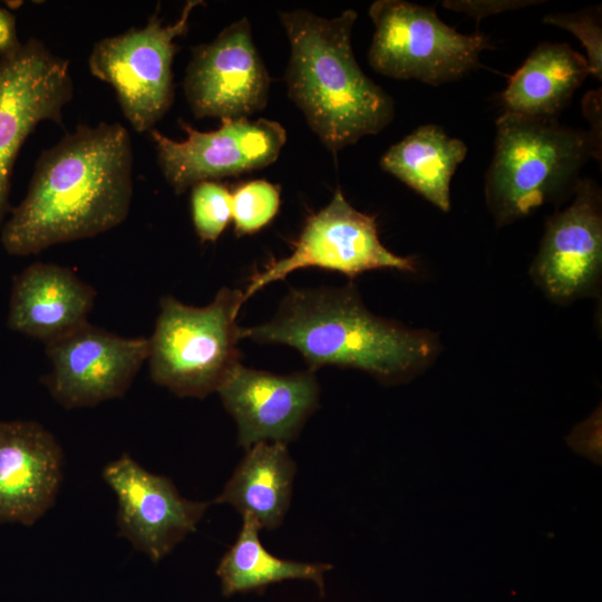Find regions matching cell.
I'll use <instances>...</instances> for the list:
<instances>
[{
	"label": "cell",
	"instance_id": "26",
	"mask_svg": "<svg viewBox=\"0 0 602 602\" xmlns=\"http://www.w3.org/2000/svg\"><path fill=\"white\" fill-rule=\"evenodd\" d=\"M21 43L17 33L14 16L0 6V57L12 54Z\"/></svg>",
	"mask_w": 602,
	"mask_h": 602
},
{
	"label": "cell",
	"instance_id": "19",
	"mask_svg": "<svg viewBox=\"0 0 602 602\" xmlns=\"http://www.w3.org/2000/svg\"><path fill=\"white\" fill-rule=\"evenodd\" d=\"M297 466L287 444L261 441L246 449L222 493L213 501L230 504L261 528L279 527L290 507Z\"/></svg>",
	"mask_w": 602,
	"mask_h": 602
},
{
	"label": "cell",
	"instance_id": "9",
	"mask_svg": "<svg viewBox=\"0 0 602 602\" xmlns=\"http://www.w3.org/2000/svg\"><path fill=\"white\" fill-rule=\"evenodd\" d=\"M304 268L355 278L378 269L416 272L417 262L414 256L390 252L379 240L375 216L352 207L338 190L326 207L307 220L291 254L273 261L251 278L243 301L266 284Z\"/></svg>",
	"mask_w": 602,
	"mask_h": 602
},
{
	"label": "cell",
	"instance_id": "21",
	"mask_svg": "<svg viewBox=\"0 0 602 602\" xmlns=\"http://www.w3.org/2000/svg\"><path fill=\"white\" fill-rule=\"evenodd\" d=\"M261 527L254 518L243 516L236 541L221 559L216 569L224 596L251 591L287 580L313 582L324 594V573L331 569L327 563H304L280 559L261 543Z\"/></svg>",
	"mask_w": 602,
	"mask_h": 602
},
{
	"label": "cell",
	"instance_id": "24",
	"mask_svg": "<svg viewBox=\"0 0 602 602\" xmlns=\"http://www.w3.org/2000/svg\"><path fill=\"white\" fill-rule=\"evenodd\" d=\"M543 22L573 33L586 51L590 75L602 79V26L601 7L586 8L576 12L550 13Z\"/></svg>",
	"mask_w": 602,
	"mask_h": 602
},
{
	"label": "cell",
	"instance_id": "5",
	"mask_svg": "<svg viewBox=\"0 0 602 602\" xmlns=\"http://www.w3.org/2000/svg\"><path fill=\"white\" fill-rule=\"evenodd\" d=\"M243 303V292L229 288L201 308L162 298L148 338L152 380L179 397L204 398L217 391L239 363L236 317Z\"/></svg>",
	"mask_w": 602,
	"mask_h": 602
},
{
	"label": "cell",
	"instance_id": "1",
	"mask_svg": "<svg viewBox=\"0 0 602 602\" xmlns=\"http://www.w3.org/2000/svg\"><path fill=\"white\" fill-rule=\"evenodd\" d=\"M133 149L119 123L78 125L40 154L28 191L1 229L7 253L26 256L94 237L128 216Z\"/></svg>",
	"mask_w": 602,
	"mask_h": 602
},
{
	"label": "cell",
	"instance_id": "23",
	"mask_svg": "<svg viewBox=\"0 0 602 602\" xmlns=\"http://www.w3.org/2000/svg\"><path fill=\"white\" fill-rule=\"evenodd\" d=\"M232 194L215 181L192 187L191 211L196 234L204 242H215L231 220Z\"/></svg>",
	"mask_w": 602,
	"mask_h": 602
},
{
	"label": "cell",
	"instance_id": "16",
	"mask_svg": "<svg viewBox=\"0 0 602 602\" xmlns=\"http://www.w3.org/2000/svg\"><path fill=\"white\" fill-rule=\"evenodd\" d=\"M62 474L64 453L49 430L0 421V523L33 525L55 504Z\"/></svg>",
	"mask_w": 602,
	"mask_h": 602
},
{
	"label": "cell",
	"instance_id": "25",
	"mask_svg": "<svg viewBox=\"0 0 602 602\" xmlns=\"http://www.w3.org/2000/svg\"><path fill=\"white\" fill-rule=\"evenodd\" d=\"M543 3L537 0H447L443 7L474 17L478 22L486 16Z\"/></svg>",
	"mask_w": 602,
	"mask_h": 602
},
{
	"label": "cell",
	"instance_id": "20",
	"mask_svg": "<svg viewBox=\"0 0 602 602\" xmlns=\"http://www.w3.org/2000/svg\"><path fill=\"white\" fill-rule=\"evenodd\" d=\"M467 154L466 144L440 126L417 127L392 145L380 166L441 212L450 210V181Z\"/></svg>",
	"mask_w": 602,
	"mask_h": 602
},
{
	"label": "cell",
	"instance_id": "8",
	"mask_svg": "<svg viewBox=\"0 0 602 602\" xmlns=\"http://www.w3.org/2000/svg\"><path fill=\"white\" fill-rule=\"evenodd\" d=\"M69 61L54 55L36 38L0 57V229L9 208L16 158L38 124H61L72 99Z\"/></svg>",
	"mask_w": 602,
	"mask_h": 602
},
{
	"label": "cell",
	"instance_id": "27",
	"mask_svg": "<svg viewBox=\"0 0 602 602\" xmlns=\"http://www.w3.org/2000/svg\"><path fill=\"white\" fill-rule=\"evenodd\" d=\"M601 97V88L590 90L583 98L582 109L590 125L589 130L598 140L602 142Z\"/></svg>",
	"mask_w": 602,
	"mask_h": 602
},
{
	"label": "cell",
	"instance_id": "12",
	"mask_svg": "<svg viewBox=\"0 0 602 602\" xmlns=\"http://www.w3.org/2000/svg\"><path fill=\"white\" fill-rule=\"evenodd\" d=\"M530 274L557 304L598 295L602 276V192L595 181L581 178L572 203L548 217Z\"/></svg>",
	"mask_w": 602,
	"mask_h": 602
},
{
	"label": "cell",
	"instance_id": "7",
	"mask_svg": "<svg viewBox=\"0 0 602 602\" xmlns=\"http://www.w3.org/2000/svg\"><path fill=\"white\" fill-rule=\"evenodd\" d=\"M203 1L190 0L179 18L164 26L158 12L143 28L129 30L94 45L88 66L91 75L109 84L132 127L149 132L169 110L174 99L172 65L193 10Z\"/></svg>",
	"mask_w": 602,
	"mask_h": 602
},
{
	"label": "cell",
	"instance_id": "2",
	"mask_svg": "<svg viewBox=\"0 0 602 602\" xmlns=\"http://www.w3.org/2000/svg\"><path fill=\"white\" fill-rule=\"evenodd\" d=\"M240 334L295 348L312 371L322 366L355 368L389 385L425 371L441 350L436 333L371 313L352 284L291 290L272 320L241 328Z\"/></svg>",
	"mask_w": 602,
	"mask_h": 602
},
{
	"label": "cell",
	"instance_id": "15",
	"mask_svg": "<svg viewBox=\"0 0 602 602\" xmlns=\"http://www.w3.org/2000/svg\"><path fill=\"white\" fill-rule=\"evenodd\" d=\"M217 392L236 421L239 445L246 449L261 441L295 439L319 400V385L310 369L275 375L240 362Z\"/></svg>",
	"mask_w": 602,
	"mask_h": 602
},
{
	"label": "cell",
	"instance_id": "3",
	"mask_svg": "<svg viewBox=\"0 0 602 602\" xmlns=\"http://www.w3.org/2000/svg\"><path fill=\"white\" fill-rule=\"evenodd\" d=\"M280 18L291 48L284 77L289 96L328 149L352 145L392 122L391 96L363 74L355 58L356 11L327 19L295 10L281 12Z\"/></svg>",
	"mask_w": 602,
	"mask_h": 602
},
{
	"label": "cell",
	"instance_id": "4",
	"mask_svg": "<svg viewBox=\"0 0 602 602\" xmlns=\"http://www.w3.org/2000/svg\"><path fill=\"white\" fill-rule=\"evenodd\" d=\"M601 147L590 130L503 113L485 176L486 204L497 226L573 195L584 165L591 158L601 162Z\"/></svg>",
	"mask_w": 602,
	"mask_h": 602
},
{
	"label": "cell",
	"instance_id": "11",
	"mask_svg": "<svg viewBox=\"0 0 602 602\" xmlns=\"http://www.w3.org/2000/svg\"><path fill=\"white\" fill-rule=\"evenodd\" d=\"M187 138L173 140L155 128L149 130L158 166L176 194L223 177L237 176L273 163L285 140L276 122L259 118L222 119L212 132H200L179 120Z\"/></svg>",
	"mask_w": 602,
	"mask_h": 602
},
{
	"label": "cell",
	"instance_id": "10",
	"mask_svg": "<svg viewBox=\"0 0 602 602\" xmlns=\"http://www.w3.org/2000/svg\"><path fill=\"white\" fill-rule=\"evenodd\" d=\"M51 369L42 382L64 408L123 397L148 357V338L123 337L88 321L46 343Z\"/></svg>",
	"mask_w": 602,
	"mask_h": 602
},
{
	"label": "cell",
	"instance_id": "13",
	"mask_svg": "<svg viewBox=\"0 0 602 602\" xmlns=\"http://www.w3.org/2000/svg\"><path fill=\"white\" fill-rule=\"evenodd\" d=\"M183 87L197 118H247L265 107L270 76L246 17L192 49Z\"/></svg>",
	"mask_w": 602,
	"mask_h": 602
},
{
	"label": "cell",
	"instance_id": "6",
	"mask_svg": "<svg viewBox=\"0 0 602 602\" xmlns=\"http://www.w3.org/2000/svg\"><path fill=\"white\" fill-rule=\"evenodd\" d=\"M369 16L375 32L368 60L387 77L440 86L477 68L480 54L491 47L484 33L463 35L446 25L434 7L377 0Z\"/></svg>",
	"mask_w": 602,
	"mask_h": 602
},
{
	"label": "cell",
	"instance_id": "17",
	"mask_svg": "<svg viewBox=\"0 0 602 602\" xmlns=\"http://www.w3.org/2000/svg\"><path fill=\"white\" fill-rule=\"evenodd\" d=\"M95 298V289L70 269L36 262L13 279L8 326L46 344L87 322Z\"/></svg>",
	"mask_w": 602,
	"mask_h": 602
},
{
	"label": "cell",
	"instance_id": "14",
	"mask_svg": "<svg viewBox=\"0 0 602 602\" xmlns=\"http://www.w3.org/2000/svg\"><path fill=\"white\" fill-rule=\"evenodd\" d=\"M103 478L117 497L118 535L153 562L194 532L211 504L182 497L169 478L151 473L128 454L107 464Z\"/></svg>",
	"mask_w": 602,
	"mask_h": 602
},
{
	"label": "cell",
	"instance_id": "18",
	"mask_svg": "<svg viewBox=\"0 0 602 602\" xmlns=\"http://www.w3.org/2000/svg\"><path fill=\"white\" fill-rule=\"evenodd\" d=\"M589 75L585 57L570 45L541 42L501 94L504 113L556 119Z\"/></svg>",
	"mask_w": 602,
	"mask_h": 602
},
{
	"label": "cell",
	"instance_id": "22",
	"mask_svg": "<svg viewBox=\"0 0 602 602\" xmlns=\"http://www.w3.org/2000/svg\"><path fill=\"white\" fill-rule=\"evenodd\" d=\"M280 206L278 187L264 179L250 181L232 194L231 220L237 235L252 234L268 225Z\"/></svg>",
	"mask_w": 602,
	"mask_h": 602
}]
</instances>
